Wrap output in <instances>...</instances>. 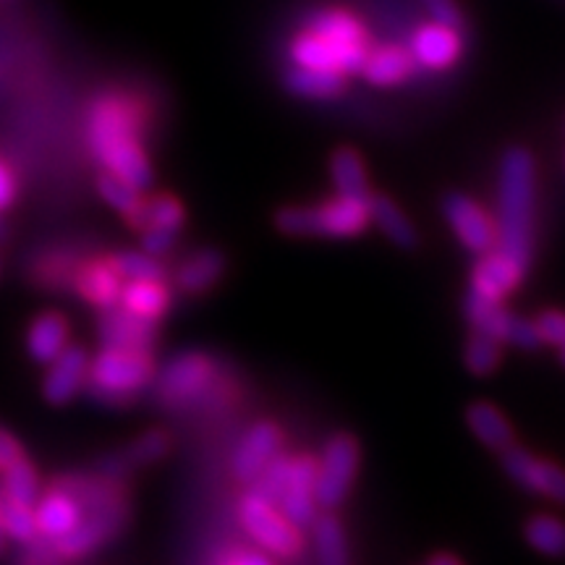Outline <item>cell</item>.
I'll return each mask as SVG.
<instances>
[{"instance_id": "cell-5", "label": "cell", "mask_w": 565, "mask_h": 565, "mask_svg": "<svg viewBox=\"0 0 565 565\" xmlns=\"http://www.w3.org/2000/svg\"><path fill=\"white\" fill-rule=\"evenodd\" d=\"M141 116L124 97H103L89 113V147L95 154H103L108 147L124 141H139Z\"/></svg>"}, {"instance_id": "cell-48", "label": "cell", "mask_w": 565, "mask_h": 565, "mask_svg": "<svg viewBox=\"0 0 565 565\" xmlns=\"http://www.w3.org/2000/svg\"><path fill=\"white\" fill-rule=\"evenodd\" d=\"M0 500H3V487H0ZM6 545H9V534H6L3 519H0V555L6 553Z\"/></svg>"}, {"instance_id": "cell-42", "label": "cell", "mask_w": 565, "mask_h": 565, "mask_svg": "<svg viewBox=\"0 0 565 565\" xmlns=\"http://www.w3.org/2000/svg\"><path fill=\"white\" fill-rule=\"evenodd\" d=\"M534 324L542 341L565 345V312H542Z\"/></svg>"}, {"instance_id": "cell-47", "label": "cell", "mask_w": 565, "mask_h": 565, "mask_svg": "<svg viewBox=\"0 0 565 565\" xmlns=\"http://www.w3.org/2000/svg\"><path fill=\"white\" fill-rule=\"evenodd\" d=\"M223 565H273L265 555L254 553V550H233V553L225 557Z\"/></svg>"}, {"instance_id": "cell-9", "label": "cell", "mask_w": 565, "mask_h": 565, "mask_svg": "<svg viewBox=\"0 0 565 565\" xmlns=\"http://www.w3.org/2000/svg\"><path fill=\"white\" fill-rule=\"evenodd\" d=\"M303 30L320 34V38L330 40L333 45L343 47V51L356 53L366 58V51L372 45V34L366 30V24L356 13L349 9H341V6H322V9H315L309 13L307 21H303Z\"/></svg>"}, {"instance_id": "cell-44", "label": "cell", "mask_w": 565, "mask_h": 565, "mask_svg": "<svg viewBox=\"0 0 565 565\" xmlns=\"http://www.w3.org/2000/svg\"><path fill=\"white\" fill-rule=\"evenodd\" d=\"M21 456H24V448H21L17 435H11L9 429L0 427V471L9 469V466L13 461H19Z\"/></svg>"}, {"instance_id": "cell-7", "label": "cell", "mask_w": 565, "mask_h": 565, "mask_svg": "<svg viewBox=\"0 0 565 565\" xmlns=\"http://www.w3.org/2000/svg\"><path fill=\"white\" fill-rule=\"evenodd\" d=\"M238 515H242V524L246 532H249L259 545L273 550L275 555L288 557L301 553L299 529L288 524L280 515V511H273V505L265 503V500L246 494L242 508H238Z\"/></svg>"}, {"instance_id": "cell-6", "label": "cell", "mask_w": 565, "mask_h": 565, "mask_svg": "<svg viewBox=\"0 0 565 565\" xmlns=\"http://www.w3.org/2000/svg\"><path fill=\"white\" fill-rule=\"evenodd\" d=\"M212 377V362L200 351L179 353L166 370L158 374V398L162 406H186L196 398Z\"/></svg>"}, {"instance_id": "cell-11", "label": "cell", "mask_w": 565, "mask_h": 565, "mask_svg": "<svg viewBox=\"0 0 565 565\" xmlns=\"http://www.w3.org/2000/svg\"><path fill=\"white\" fill-rule=\"evenodd\" d=\"M443 212L448 217L450 228L456 231V236L461 238V244L469 252L482 257V254L492 252L498 246V231H494L492 221L484 215L475 200H469L463 194H448L443 200Z\"/></svg>"}, {"instance_id": "cell-41", "label": "cell", "mask_w": 565, "mask_h": 565, "mask_svg": "<svg viewBox=\"0 0 565 565\" xmlns=\"http://www.w3.org/2000/svg\"><path fill=\"white\" fill-rule=\"evenodd\" d=\"M503 341L519 345V349H536L542 343L540 333H536V324L529 320H519V317H508L505 330H503Z\"/></svg>"}, {"instance_id": "cell-30", "label": "cell", "mask_w": 565, "mask_h": 565, "mask_svg": "<svg viewBox=\"0 0 565 565\" xmlns=\"http://www.w3.org/2000/svg\"><path fill=\"white\" fill-rule=\"evenodd\" d=\"M131 228L147 231V228H168L179 231L183 225V207L173 196H154L150 202H141L137 210L129 215Z\"/></svg>"}, {"instance_id": "cell-21", "label": "cell", "mask_w": 565, "mask_h": 565, "mask_svg": "<svg viewBox=\"0 0 565 565\" xmlns=\"http://www.w3.org/2000/svg\"><path fill=\"white\" fill-rule=\"evenodd\" d=\"M124 278L116 273L110 259H95V263L84 265L79 273L74 275V288L84 301L95 303V307L108 309L116 307L118 296H121Z\"/></svg>"}, {"instance_id": "cell-3", "label": "cell", "mask_w": 565, "mask_h": 565, "mask_svg": "<svg viewBox=\"0 0 565 565\" xmlns=\"http://www.w3.org/2000/svg\"><path fill=\"white\" fill-rule=\"evenodd\" d=\"M89 395L103 404H129L152 380V359L147 351L103 349L89 364Z\"/></svg>"}, {"instance_id": "cell-17", "label": "cell", "mask_w": 565, "mask_h": 565, "mask_svg": "<svg viewBox=\"0 0 565 565\" xmlns=\"http://www.w3.org/2000/svg\"><path fill=\"white\" fill-rule=\"evenodd\" d=\"M280 445L282 435L275 424H254L242 445L236 448V456H233V475L242 479V482H254L259 471L280 454Z\"/></svg>"}, {"instance_id": "cell-2", "label": "cell", "mask_w": 565, "mask_h": 565, "mask_svg": "<svg viewBox=\"0 0 565 565\" xmlns=\"http://www.w3.org/2000/svg\"><path fill=\"white\" fill-rule=\"evenodd\" d=\"M275 225L288 236H328L349 238L364 233L370 225V207L366 200H338L322 202L317 207H286L275 215Z\"/></svg>"}, {"instance_id": "cell-49", "label": "cell", "mask_w": 565, "mask_h": 565, "mask_svg": "<svg viewBox=\"0 0 565 565\" xmlns=\"http://www.w3.org/2000/svg\"><path fill=\"white\" fill-rule=\"evenodd\" d=\"M429 565H461V563H458L454 555H435L433 561H429Z\"/></svg>"}, {"instance_id": "cell-32", "label": "cell", "mask_w": 565, "mask_h": 565, "mask_svg": "<svg viewBox=\"0 0 565 565\" xmlns=\"http://www.w3.org/2000/svg\"><path fill=\"white\" fill-rule=\"evenodd\" d=\"M315 545L320 565H351L343 526L338 524L333 515L315 521Z\"/></svg>"}, {"instance_id": "cell-25", "label": "cell", "mask_w": 565, "mask_h": 565, "mask_svg": "<svg viewBox=\"0 0 565 565\" xmlns=\"http://www.w3.org/2000/svg\"><path fill=\"white\" fill-rule=\"evenodd\" d=\"M126 312L141 317V320L154 322L158 317L171 307V296L162 288L160 280H131L121 286L118 296Z\"/></svg>"}, {"instance_id": "cell-12", "label": "cell", "mask_w": 565, "mask_h": 565, "mask_svg": "<svg viewBox=\"0 0 565 565\" xmlns=\"http://www.w3.org/2000/svg\"><path fill=\"white\" fill-rule=\"evenodd\" d=\"M288 53H291V61L296 66L338 71V74H345V76L359 74L364 63L362 55L343 51V47L333 45L330 40H324L320 34L309 30H301L294 34L291 45H288Z\"/></svg>"}, {"instance_id": "cell-27", "label": "cell", "mask_w": 565, "mask_h": 565, "mask_svg": "<svg viewBox=\"0 0 565 565\" xmlns=\"http://www.w3.org/2000/svg\"><path fill=\"white\" fill-rule=\"evenodd\" d=\"M330 173H333L338 196H351V200H370V181H366V168L362 154L351 147H341L330 158Z\"/></svg>"}, {"instance_id": "cell-24", "label": "cell", "mask_w": 565, "mask_h": 565, "mask_svg": "<svg viewBox=\"0 0 565 565\" xmlns=\"http://www.w3.org/2000/svg\"><path fill=\"white\" fill-rule=\"evenodd\" d=\"M97 158L103 160L105 171L121 175V179L129 181L134 189H147L152 183L150 160H147L139 141H124V145L108 147V150L97 154Z\"/></svg>"}, {"instance_id": "cell-35", "label": "cell", "mask_w": 565, "mask_h": 565, "mask_svg": "<svg viewBox=\"0 0 565 565\" xmlns=\"http://www.w3.org/2000/svg\"><path fill=\"white\" fill-rule=\"evenodd\" d=\"M288 469H291V458L280 454L275 456L252 482L254 498L265 500V503L270 505H278V500L282 498V492H286L288 487Z\"/></svg>"}, {"instance_id": "cell-28", "label": "cell", "mask_w": 565, "mask_h": 565, "mask_svg": "<svg viewBox=\"0 0 565 565\" xmlns=\"http://www.w3.org/2000/svg\"><path fill=\"white\" fill-rule=\"evenodd\" d=\"M225 273V257L217 249H202L192 254L186 263L181 265L179 275V288L186 294H202L207 291L210 286H215L221 280V275Z\"/></svg>"}, {"instance_id": "cell-33", "label": "cell", "mask_w": 565, "mask_h": 565, "mask_svg": "<svg viewBox=\"0 0 565 565\" xmlns=\"http://www.w3.org/2000/svg\"><path fill=\"white\" fill-rule=\"evenodd\" d=\"M526 542L536 553L563 557L565 555V524L553 515H534L526 524Z\"/></svg>"}, {"instance_id": "cell-8", "label": "cell", "mask_w": 565, "mask_h": 565, "mask_svg": "<svg viewBox=\"0 0 565 565\" xmlns=\"http://www.w3.org/2000/svg\"><path fill=\"white\" fill-rule=\"evenodd\" d=\"M408 53L416 66L427 71H448L463 58V38L461 30L437 24V21H422L416 24L406 42Z\"/></svg>"}, {"instance_id": "cell-16", "label": "cell", "mask_w": 565, "mask_h": 565, "mask_svg": "<svg viewBox=\"0 0 565 565\" xmlns=\"http://www.w3.org/2000/svg\"><path fill=\"white\" fill-rule=\"evenodd\" d=\"M87 351L82 345H66L58 356L51 362L45 383H42V395L47 398V404L63 406L74 398L76 393L84 387L87 380Z\"/></svg>"}, {"instance_id": "cell-31", "label": "cell", "mask_w": 565, "mask_h": 565, "mask_svg": "<svg viewBox=\"0 0 565 565\" xmlns=\"http://www.w3.org/2000/svg\"><path fill=\"white\" fill-rule=\"evenodd\" d=\"M3 475V492L6 498L17 500V503L34 505L40 498V477L32 461L26 456H21L19 461H13L9 469L0 471Z\"/></svg>"}, {"instance_id": "cell-34", "label": "cell", "mask_w": 565, "mask_h": 565, "mask_svg": "<svg viewBox=\"0 0 565 565\" xmlns=\"http://www.w3.org/2000/svg\"><path fill=\"white\" fill-rule=\"evenodd\" d=\"M0 519H3L6 534L9 540L19 542V545H30V542L38 540V521H34V508L17 503V500L6 498L0 500Z\"/></svg>"}, {"instance_id": "cell-1", "label": "cell", "mask_w": 565, "mask_h": 565, "mask_svg": "<svg viewBox=\"0 0 565 565\" xmlns=\"http://www.w3.org/2000/svg\"><path fill=\"white\" fill-rule=\"evenodd\" d=\"M534 200H536V166L532 152L511 147L500 160V254L526 270L534 244Z\"/></svg>"}, {"instance_id": "cell-29", "label": "cell", "mask_w": 565, "mask_h": 565, "mask_svg": "<svg viewBox=\"0 0 565 565\" xmlns=\"http://www.w3.org/2000/svg\"><path fill=\"white\" fill-rule=\"evenodd\" d=\"M466 422H469L471 433H475L487 448L503 454L505 448L513 445V427L492 404H471L469 412H466Z\"/></svg>"}, {"instance_id": "cell-18", "label": "cell", "mask_w": 565, "mask_h": 565, "mask_svg": "<svg viewBox=\"0 0 565 565\" xmlns=\"http://www.w3.org/2000/svg\"><path fill=\"white\" fill-rule=\"evenodd\" d=\"M526 270H521L513 259H508L505 254L500 252H487L482 254L475 267V275H471L469 294L484 296V299L503 301L508 294L519 286L521 278H524Z\"/></svg>"}, {"instance_id": "cell-20", "label": "cell", "mask_w": 565, "mask_h": 565, "mask_svg": "<svg viewBox=\"0 0 565 565\" xmlns=\"http://www.w3.org/2000/svg\"><path fill=\"white\" fill-rule=\"evenodd\" d=\"M282 87L296 97H303V100H335L349 87V79H345V74H338V71L307 68L294 63L282 74Z\"/></svg>"}, {"instance_id": "cell-4", "label": "cell", "mask_w": 565, "mask_h": 565, "mask_svg": "<svg viewBox=\"0 0 565 565\" xmlns=\"http://www.w3.org/2000/svg\"><path fill=\"white\" fill-rule=\"evenodd\" d=\"M359 469V445L351 435H335L324 445L322 461L317 463L315 500L322 508H338L351 490Z\"/></svg>"}, {"instance_id": "cell-36", "label": "cell", "mask_w": 565, "mask_h": 565, "mask_svg": "<svg viewBox=\"0 0 565 565\" xmlns=\"http://www.w3.org/2000/svg\"><path fill=\"white\" fill-rule=\"evenodd\" d=\"M97 192L108 204H113L116 210H121L126 217L131 215L134 210L141 204V196H139V189H134L129 181H124L121 175L105 171L100 179H97Z\"/></svg>"}, {"instance_id": "cell-14", "label": "cell", "mask_w": 565, "mask_h": 565, "mask_svg": "<svg viewBox=\"0 0 565 565\" xmlns=\"http://www.w3.org/2000/svg\"><path fill=\"white\" fill-rule=\"evenodd\" d=\"M97 333H100L103 349L150 353L154 343V322L141 320V317L126 312L124 307H108L97 320Z\"/></svg>"}, {"instance_id": "cell-13", "label": "cell", "mask_w": 565, "mask_h": 565, "mask_svg": "<svg viewBox=\"0 0 565 565\" xmlns=\"http://www.w3.org/2000/svg\"><path fill=\"white\" fill-rule=\"evenodd\" d=\"M124 521H126V508L105 511V513H89L87 519H82L68 534L53 540L55 553L61 557H84L95 553L97 547H103L105 542L113 540V536L121 532Z\"/></svg>"}, {"instance_id": "cell-23", "label": "cell", "mask_w": 565, "mask_h": 565, "mask_svg": "<svg viewBox=\"0 0 565 565\" xmlns=\"http://www.w3.org/2000/svg\"><path fill=\"white\" fill-rule=\"evenodd\" d=\"M68 345V322L58 312H45L30 324L26 351L38 364H51Z\"/></svg>"}, {"instance_id": "cell-22", "label": "cell", "mask_w": 565, "mask_h": 565, "mask_svg": "<svg viewBox=\"0 0 565 565\" xmlns=\"http://www.w3.org/2000/svg\"><path fill=\"white\" fill-rule=\"evenodd\" d=\"M168 448H171V437H168L166 433H160V429H152V433H145L141 437H137L129 448L118 450V454L105 458V461L100 463V469L105 477L118 479V477H124L129 469H134V466H145V463L158 461V458L168 454Z\"/></svg>"}, {"instance_id": "cell-51", "label": "cell", "mask_w": 565, "mask_h": 565, "mask_svg": "<svg viewBox=\"0 0 565 565\" xmlns=\"http://www.w3.org/2000/svg\"><path fill=\"white\" fill-rule=\"evenodd\" d=\"M0 236H3V217H0Z\"/></svg>"}, {"instance_id": "cell-15", "label": "cell", "mask_w": 565, "mask_h": 565, "mask_svg": "<svg viewBox=\"0 0 565 565\" xmlns=\"http://www.w3.org/2000/svg\"><path fill=\"white\" fill-rule=\"evenodd\" d=\"M419 71L406 45L398 42H372L359 74L374 87H395L404 84Z\"/></svg>"}, {"instance_id": "cell-19", "label": "cell", "mask_w": 565, "mask_h": 565, "mask_svg": "<svg viewBox=\"0 0 565 565\" xmlns=\"http://www.w3.org/2000/svg\"><path fill=\"white\" fill-rule=\"evenodd\" d=\"M34 521H38V532L45 536V540H58V536L68 534L79 521L84 519L82 505L71 498L68 492L58 490V487H51V492L42 494L34 503Z\"/></svg>"}, {"instance_id": "cell-46", "label": "cell", "mask_w": 565, "mask_h": 565, "mask_svg": "<svg viewBox=\"0 0 565 565\" xmlns=\"http://www.w3.org/2000/svg\"><path fill=\"white\" fill-rule=\"evenodd\" d=\"M13 200H17V179H13V173L0 162V212L9 207Z\"/></svg>"}, {"instance_id": "cell-43", "label": "cell", "mask_w": 565, "mask_h": 565, "mask_svg": "<svg viewBox=\"0 0 565 565\" xmlns=\"http://www.w3.org/2000/svg\"><path fill=\"white\" fill-rule=\"evenodd\" d=\"M175 233H179V231L147 228L145 231V238H141V244H145V252L147 254H166L173 246V242H175Z\"/></svg>"}, {"instance_id": "cell-45", "label": "cell", "mask_w": 565, "mask_h": 565, "mask_svg": "<svg viewBox=\"0 0 565 565\" xmlns=\"http://www.w3.org/2000/svg\"><path fill=\"white\" fill-rule=\"evenodd\" d=\"M58 553H55L53 545H38V540L26 545V555L21 557L19 565H55L58 563Z\"/></svg>"}, {"instance_id": "cell-38", "label": "cell", "mask_w": 565, "mask_h": 565, "mask_svg": "<svg viewBox=\"0 0 565 565\" xmlns=\"http://www.w3.org/2000/svg\"><path fill=\"white\" fill-rule=\"evenodd\" d=\"M280 515L288 524L296 529H309L317 521V508H315V492L307 490H286L278 500Z\"/></svg>"}, {"instance_id": "cell-39", "label": "cell", "mask_w": 565, "mask_h": 565, "mask_svg": "<svg viewBox=\"0 0 565 565\" xmlns=\"http://www.w3.org/2000/svg\"><path fill=\"white\" fill-rule=\"evenodd\" d=\"M113 267L121 278L129 280H162V265L158 259H152L150 254H139V252H121L116 257H110Z\"/></svg>"}, {"instance_id": "cell-37", "label": "cell", "mask_w": 565, "mask_h": 565, "mask_svg": "<svg viewBox=\"0 0 565 565\" xmlns=\"http://www.w3.org/2000/svg\"><path fill=\"white\" fill-rule=\"evenodd\" d=\"M463 359H466V366H469L475 374H490L494 366L500 364V341L498 338L475 330V335H471L469 343H466Z\"/></svg>"}, {"instance_id": "cell-50", "label": "cell", "mask_w": 565, "mask_h": 565, "mask_svg": "<svg viewBox=\"0 0 565 565\" xmlns=\"http://www.w3.org/2000/svg\"><path fill=\"white\" fill-rule=\"evenodd\" d=\"M561 362L565 364V345H561Z\"/></svg>"}, {"instance_id": "cell-26", "label": "cell", "mask_w": 565, "mask_h": 565, "mask_svg": "<svg viewBox=\"0 0 565 565\" xmlns=\"http://www.w3.org/2000/svg\"><path fill=\"white\" fill-rule=\"evenodd\" d=\"M366 207H370V221L377 223L380 231H383L395 246H401V249H414L416 246L414 225L404 212H401L398 204L391 200V196L370 194Z\"/></svg>"}, {"instance_id": "cell-40", "label": "cell", "mask_w": 565, "mask_h": 565, "mask_svg": "<svg viewBox=\"0 0 565 565\" xmlns=\"http://www.w3.org/2000/svg\"><path fill=\"white\" fill-rule=\"evenodd\" d=\"M419 3L424 6V11H427V17L437 21V24L454 26V30H463L466 17L456 0H419Z\"/></svg>"}, {"instance_id": "cell-10", "label": "cell", "mask_w": 565, "mask_h": 565, "mask_svg": "<svg viewBox=\"0 0 565 565\" xmlns=\"http://www.w3.org/2000/svg\"><path fill=\"white\" fill-rule=\"evenodd\" d=\"M503 469L524 490L547 494V498L557 500V503H565V469H561V466L540 461L529 450L511 445V448L503 450Z\"/></svg>"}]
</instances>
